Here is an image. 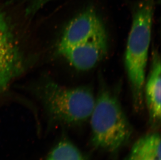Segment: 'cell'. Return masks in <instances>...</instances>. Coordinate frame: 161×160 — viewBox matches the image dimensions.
<instances>
[{
  "mask_svg": "<svg viewBox=\"0 0 161 160\" xmlns=\"http://www.w3.org/2000/svg\"><path fill=\"white\" fill-rule=\"evenodd\" d=\"M154 14V0H143L132 16L125 53V66L136 111L144 104V86Z\"/></svg>",
  "mask_w": 161,
  "mask_h": 160,
  "instance_id": "1",
  "label": "cell"
},
{
  "mask_svg": "<svg viewBox=\"0 0 161 160\" xmlns=\"http://www.w3.org/2000/svg\"><path fill=\"white\" fill-rule=\"evenodd\" d=\"M94 146L115 152L129 141L132 128L115 92L101 85L90 115Z\"/></svg>",
  "mask_w": 161,
  "mask_h": 160,
  "instance_id": "2",
  "label": "cell"
},
{
  "mask_svg": "<svg viewBox=\"0 0 161 160\" xmlns=\"http://www.w3.org/2000/svg\"><path fill=\"white\" fill-rule=\"evenodd\" d=\"M37 92L51 115L65 124H78L89 119L96 101L89 87L68 88L50 79L42 82Z\"/></svg>",
  "mask_w": 161,
  "mask_h": 160,
  "instance_id": "3",
  "label": "cell"
},
{
  "mask_svg": "<svg viewBox=\"0 0 161 160\" xmlns=\"http://www.w3.org/2000/svg\"><path fill=\"white\" fill-rule=\"evenodd\" d=\"M23 51L6 13L0 9V96L24 71Z\"/></svg>",
  "mask_w": 161,
  "mask_h": 160,
  "instance_id": "4",
  "label": "cell"
},
{
  "mask_svg": "<svg viewBox=\"0 0 161 160\" xmlns=\"http://www.w3.org/2000/svg\"><path fill=\"white\" fill-rule=\"evenodd\" d=\"M106 31L101 18L92 8L86 9L69 22L56 46V52L91 39Z\"/></svg>",
  "mask_w": 161,
  "mask_h": 160,
  "instance_id": "5",
  "label": "cell"
},
{
  "mask_svg": "<svg viewBox=\"0 0 161 160\" xmlns=\"http://www.w3.org/2000/svg\"><path fill=\"white\" fill-rule=\"evenodd\" d=\"M108 51V35L105 31L88 41L65 48L57 54L76 69L87 71L99 64L107 55Z\"/></svg>",
  "mask_w": 161,
  "mask_h": 160,
  "instance_id": "6",
  "label": "cell"
},
{
  "mask_svg": "<svg viewBox=\"0 0 161 160\" xmlns=\"http://www.w3.org/2000/svg\"><path fill=\"white\" fill-rule=\"evenodd\" d=\"M161 57L158 51L152 54L150 70L144 86V101L147 107L149 120L158 125L161 121Z\"/></svg>",
  "mask_w": 161,
  "mask_h": 160,
  "instance_id": "7",
  "label": "cell"
},
{
  "mask_svg": "<svg viewBox=\"0 0 161 160\" xmlns=\"http://www.w3.org/2000/svg\"><path fill=\"white\" fill-rule=\"evenodd\" d=\"M161 137L158 133L147 135L139 139L130 153L144 157L161 160Z\"/></svg>",
  "mask_w": 161,
  "mask_h": 160,
  "instance_id": "8",
  "label": "cell"
},
{
  "mask_svg": "<svg viewBox=\"0 0 161 160\" xmlns=\"http://www.w3.org/2000/svg\"><path fill=\"white\" fill-rule=\"evenodd\" d=\"M47 160H84L77 148L70 142L63 141L58 144L49 154Z\"/></svg>",
  "mask_w": 161,
  "mask_h": 160,
  "instance_id": "9",
  "label": "cell"
},
{
  "mask_svg": "<svg viewBox=\"0 0 161 160\" xmlns=\"http://www.w3.org/2000/svg\"><path fill=\"white\" fill-rule=\"evenodd\" d=\"M53 0H11L12 2H19L24 5L25 14L26 16L31 17L44 7L47 3Z\"/></svg>",
  "mask_w": 161,
  "mask_h": 160,
  "instance_id": "10",
  "label": "cell"
},
{
  "mask_svg": "<svg viewBox=\"0 0 161 160\" xmlns=\"http://www.w3.org/2000/svg\"><path fill=\"white\" fill-rule=\"evenodd\" d=\"M126 160H156L155 159L149 158V157H144L140 156H137L136 154H132L131 153H130L129 156L128 157V158Z\"/></svg>",
  "mask_w": 161,
  "mask_h": 160,
  "instance_id": "11",
  "label": "cell"
}]
</instances>
